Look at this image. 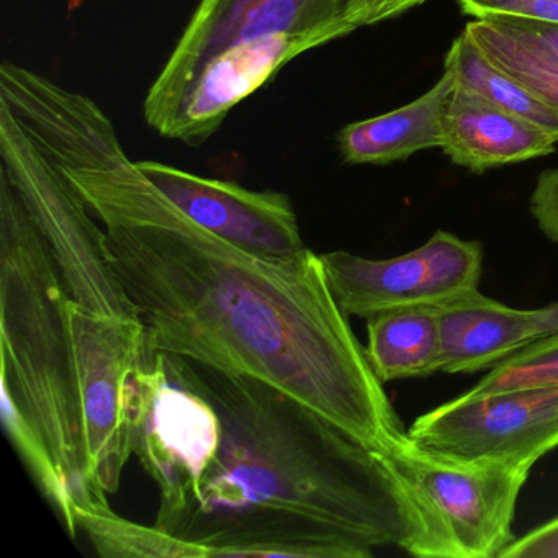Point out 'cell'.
I'll return each mask as SVG.
<instances>
[{"instance_id":"obj_13","label":"cell","mask_w":558,"mask_h":558,"mask_svg":"<svg viewBox=\"0 0 558 558\" xmlns=\"http://www.w3.org/2000/svg\"><path fill=\"white\" fill-rule=\"evenodd\" d=\"M440 374L492 371L541 338L534 310H518L478 289L436 306Z\"/></svg>"},{"instance_id":"obj_20","label":"cell","mask_w":558,"mask_h":558,"mask_svg":"<svg viewBox=\"0 0 558 558\" xmlns=\"http://www.w3.org/2000/svg\"><path fill=\"white\" fill-rule=\"evenodd\" d=\"M558 387V332L538 338L489 371L469 395L496 393L519 387Z\"/></svg>"},{"instance_id":"obj_26","label":"cell","mask_w":558,"mask_h":558,"mask_svg":"<svg viewBox=\"0 0 558 558\" xmlns=\"http://www.w3.org/2000/svg\"><path fill=\"white\" fill-rule=\"evenodd\" d=\"M535 326H537L538 335L541 338L558 332V302L545 306V308L534 310Z\"/></svg>"},{"instance_id":"obj_8","label":"cell","mask_w":558,"mask_h":558,"mask_svg":"<svg viewBox=\"0 0 558 558\" xmlns=\"http://www.w3.org/2000/svg\"><path fill=\"white\" fill-rule=\"evenodd\" d=\"M408 436L453 459L532 470L558 447V387L463 393L416 417Z\"/></svg>"},{"instance_id":"obj_14","label":"cell","mask_w":558,"mask_h":558,"mask_svg":"<svg viewBox=\"0 0 558 558\" xmlns=\"http://www.w3.org/2000/svg\"><path fill=\"white\" fill-rule=\"evenodd\" d=\"M557 140L534 123L505 112L453 84L442 119L444 155L472 172L551 155Z\"/></svg>"},{"instance_id":"obj_5","label":"cell","mask_w":558,"mask_h":558,"mask_svg":"<svg viewBox=\"0 0 558 558\" xmlns=\"http://www.w3.org/2000/svg\"><path fill=\"white\" fill-rule=\"evenodd\" d=\"M68 318L89 478L110 496L135 453L159 352L149 348L142 319L96 315L73 300Z\"/></svg>"},{"instance_id":"obj_4","label":"cell","mask_w":558,"mask_h":558,"mask_svg":"<svg viewBox=\"0 0 558 558\" xmlns=\"http://www.w3.org/2000/svg\"><path fill=\"white\" fill-rule=\"evenodd\" d=\"M375 453L413 521L401 550L424 558H499L514 541L512 522L531 470L442 456L408 433Z\"/></svg>"},{"instance_id":"obj_10","label":"cell","mask_w":558,"mask_h":558,"mask_svg":"<svg viewBox=\"0 0 558 558\" xmlns=\"http://www.w3.org/2000/svg\"><path fill=\"white\" fill-rule=\"evenodd\" d=\"M136 166L179 210L231 246L277 263L310 253L289 195L250 191L158 161H136Z\"/></svg>"},{"instance_id":"obj_22","label":"cell","mask_w":558,"mask_h":558,"mask_svg":"<svg viewBox=\"0 0 558 558\" xmlns=\"http://www.w3.org/2000/svg\"><path fill=\"white\" fill-rule=\"evenodd\" d=\"M489 21L519 44L558 60V24L514 17H489Z\"/></svg>"},{"instance_id":"obj_11","label":"cell","mask_w":558,"mask_h":558,"mask_svg":"<svg viewBox=\"0 0 558 558\" xmlns=\"http://www.w3.org/2000/svg\"><path fill=\"white\" fill-rule=\"evenodd\" d=\"M220 440L215 408L197 391L172 381L165 354L159 352L148 411L135 447V456L161 493L156 521L171 518L197 495Z\"/></svg>"},{"instance_id":"obj_6","label":"cell","mask_w":558,"mask_h":558,"mask_svg":"<svg viewBox=\"0 0 558 558\" xmlns=\"http://www.w3.org/2000/svg\"><path fill=\"white\" fill-rule=\"evenodd\" d=\"M0 172L47 241L71 300L96 315L142 319L117 276L102 225L4 102Z\"/></svg>"},{"instance_id":"obj_19","label":"cell","mask_w":558,"mask_h":558,"mask_svg":"<svg viewBox=\"0 0 558 558\" xmlns=\"http://www.w3.org/2000/svg\"><path fill=\"white\" fill-rule=\"evenodd\" d=\"M463 34L495 66L558 116V60L519 44L489 19L469 22Z\"/></svg>"},{"instance_id":"obj_2","label":"cell","mask_w":558,"mask_h":558,"mask_svg":"<svg viewBox=\"0 0 558 558\" xmlns=\"http://www.w3.org/2000/svg\"><path fill=\"white\" fill-rule=\"evenodd\" d=\"M165 364L215 408L221 440L197 495L159 529L208 558H372L410 537V512L374 450L272 385L179 355Z\"/></svg>"},{"instance_id":"obj_15","label":"cell","mask_w":558,"mask_h":558,"mask_svg":"<svg viewBox=\"0 0 558 558\" xmlns=\"http://www.w3.org/2000/svg\"><path fill=\"white\" fill-rule=\"evenodd\" d=\"M453 80L442 77L426 94L393 112L361 120L338 133V148L348 165L387 166L414 153L442 146V119Z\"/></svg>"},{"instance_id":"obj_9","label":"cell","mask_w":558,"mask_h":558,"mask_svg":"<svg viewBox=\"0 0 558 558\" xmlns=\"http://www.w3.org/2000/svg\"><path fill=\"white\" fill-rule=\"evenodd\" d=\"M329 289L348 316L371 319L407 306H439L478 289L482 243L436 231L423 246L388 259L345 251L319 254Z\"/></svg>"},{"instance_id":"obj_1","label":"cell","mask_w":558,"mask_h":558,"mask_svg":"<svg viewBox=\"0 0 558 558\" xmlns=\"http://www.w3.org/2000/svg\"><path fill=\"white\" fill-rule=\"evenodd\" d=\"M28 135L102 225L149 348L272 385L375 452L408 433L319 254L260 259L204 230L140 171L83 94L48 102Z\"/></svg>"},{"instance_id":"obj_16","label":"cell","mask_w":558,"mask_h":558,"mask_svg":"<svg viewBox=\"0 0 558 558\" xmlns=\"http://www.w3.org/2000/svg\"><path fill=\"white\" fill-rule=\"evenodd\" d=\"M367 354L381 384L424 378L440 371L436 306H407L367 319Z\"/></svg>"},{"instance_id":"obj_7","label":"cell","mask_w":558,"mask_h":558,"mask_svg":"<svg viewBox=\"0 0 558 558\" xmlns=\"http://www.w3.org/2000/svg\"><path fill=\"white\" fill-rule=\"evenodd\" d=\"M365 14V0H201L146 94V122L161 132L202 68L234 45L306 32L335 41L364 28Z\"/></svg>"},{"instance_id":"obj_17","label":"cell","mask_w":558,"mask_h":558,"mask_svg":"<svg viewBox=\"0 0 558 558\" xmlns=\"http://www.w3.org/2000/svg\"><path fill=\"white\" fill-rule=\"evenodd\" d=\"M444 71L460 89L470 90L498 109L534 123L558 142L557 113L542 106L518 81L495 66L465 34L453 40L444 61Z\"/></svg>"},{"instance_id":"obj_23","label":"cell","mask_w":558,"mask_h":558,"mask_svg":"<svg viewBox=\"0 0 558 558\" xmlns=\"http://www.w3.org/2000/svg\"><path fill=\"white\" fill-rule=\"evenodd\" d=\"M531 214L542 233L558 244V168L538 174L531 195Z\"/></svg>"},{"instance_id":"obj_25","label":"cell","mask_w":558,"mask_h":558,"mask_svg":"<svg viewBox=\"0 0 558 558\" xmlns=\"http://www.w3.org/2000/svg\"><path fill=\"white\" fill-rule=\"evenodd\" d=\"M423 2L426 0H365L367 4L365 27L398 17Z\"/></svg>"},{"instance_id":"obj_24","label":"cell","mask_w":558,"mask_h":558,"mask_svg":"<svg viewBox=\"0 0 558 558\" xmlns=\"http://www.w3.org/2000/svg\"><path fill=\"white\" fill-rule=\"evenodd\" d=\"M499 558H558V514L514 538Z\"/></svg>"},{"instance_id":"obj_21","label":"cell","mask_w":558,"mask_h":558,"mask_svg":"<svg viewBox=\"0 0 558 558\" xmlns=\"http://www.w3.org/2000/svg\"><path fill=\"white\" fill-rule=\"evenodd\" d=\"M463 14L475 19L514 17L558 24V0H459Z\"/></svg>"},{"instance_id":"obj_18","label":"cell","mask_w":558,"mask_h":558,"mask_svg":"<svg viewBox=\"0 0 558 558\" xmlns=\"http://www.w3.org/2000/svg\"><path fill=\"white\" fill-rule=\"evenodd\" d=\"M80 531L93 542L100 557L107 558H204L201 545L182 541L159 529L120 518L109 505L77 515Z\"/></svg>"},{"instance_id":"obj_3","label":"cell","mask_w":558,"mask_h":558,"mask_svg":"<svg viewBox=\"0 0 558 558\" xmlns=\"http://www.w3.org/2000/svg\"><path fill=\"white\" fill-rule=\"evenodd\" d=\"M70 302L47 241L0 172L2 404L50 453L77 521L81 511L109 505V496L89 478Z\"/></svg>"},{"instance_id":"obj_12","label":"cell","mask_w":558,"mask_h":558,"mask_svg":"<svg viewBox=\"0 0 558 558\" xmlns=\"http://www.w3.org/2000/svg\"><path fill=\"white\" fill-rule=\"evenodd\" d=\"M329 41L328 35L306 32L270 35L228 48L202 68L159 135L198 148L220 130L238 104L286 64Z\"/></svg>"}]
</instances>
